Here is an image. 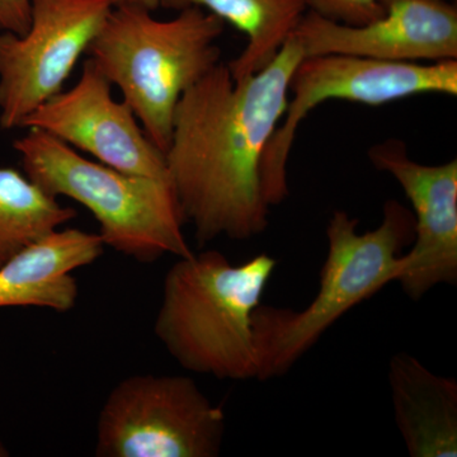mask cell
I'll return each mask as SVG.
<instances>
[{"instance_id":"obj_1","label":"cell","mask_w":457,"mask_h":457,"mask_svg":"<svg viewBox=\"0 0 457 457\" xmlns=\"http://www.w3.org/2000/svg\"><path fill=\"white\" fill-rule=\"evenodd\" d=\"M303 59V47L291 36L257 73L234 80L220 62L179 99L165 162L185 220L201 245L221 237L249 240L269 227L262 159Z\"/></svg>"},{"instance_id":"obj_2","label":"cell","mask_w":457,"mask_h":457,"mask_svg":"<svg viewBox=\"0 0 457 457\" xmlns=\"http://www.w3.org/2000/svg\"><path fill=\"white\" fill-rule=\"evenodd\" d=\"M276 266L266 253L242 264L216 251L179 258L164 278L155 336L188 371L257 378L254 312Z\"/></svg>"},{"instance_id":"obj_3","label":"cell","mask_w":457,"mask_h":457,"mask_svg":"<svg viewBox=\"0 0 457 457\" xmlns=\"http://www.w3.org/2000/svg\"><path fill=\"white\" fill-rule=\"evenodd\" d=\"M179 11L162 21L147 9L113 7L87 53L162 152L179 99L220 64L225 23L201 8Z\"/></svg>"},{"instance_id":"obj_4","label":"cell","mask_w":457,"mask_h":457,"mask_svg":"<svg viewBox=\"0 0 457 457\" xmlns=\"http://www.w3.org/2000/svg\"><path fill=\"white\" fill-rule=\"evenodd\" d=\"M357 227L359 220L347 212H333L318 293L305 309L258 306L253 319L257 380L286 374L343 315L398 281L403 251L413 242V213L389 200L378 228L360 234Z\"/></svg>"},{"instance_id":"obj_5","label":"cell","mask_w":457,"mask_h":457,"mask_svg":"<svg viewBox=\"0 0 457 457\" xmlns=\"http://www.w3.org/2000/svg\"><path fill=\"white\" fill-rule=\"evenodd\" d=\"M23 173L53 197L86 207L104 246L150 263L188 257L185 216L170 179L126 173L87 158L46 132L29 129L14 141Z\"/></svg>"},{"instance_id":"obj_6","label":"cell","mask_w":457,"mask_h":457,"mask_svg":"<svg viewBox=\"0 0 457 457\" xmlns=\"http://www.w3.org/2000/svg\"><path fill=\"white\" fill-rule=\"evenodd\" d=\"M457 96V60L387 62L372 57L327 54L303 57L288 83L287 108L273 132L261 164L262 189L269 206L288 196L287 163L297 129L319 104L330 99L384 106L413 96Z\"/></svg>"},{"instance_id":"obj_7","label":"cell","mask_w":457,"mask_h":457,"mask_svg":"<svg viewBox=\"0 0 457 457\" xmlns=\"http://www.w3.org/2000/svg\"><path fill=\"white\" fill-rule=\"evenodd\" d=\"M224 433V411L191 378L131 376L101 409L96 455L215 457Z\"/></svg>"},{"instance_id":"obj_8","label":"cell","mask_w":457,"mask_h":457,"mask_svg":"<svg viewBox=\"0 0 457 457\" xmlns=\"http://www.w3.org/2000/svg\"><path fill=\"white\" fill-rule=\"evenodd\" d=\"M112 8L111 0H32L29 29L0 32V128H22L64 89Z\"/></svg>"},{"instance_id":"obj_9","label":"cell","mask_w":457,"mask_h":457,"mask_svg":"<svg viewBox=\"0 0 457 457\" xmlns=\"http://www.w3.org/2000/svg\"><path fill=\"white\" fill-rule=\"evenodd\" d=\"M112 88L88 57L74 87L41 104L22 128L46 132L126 173L170 180L164 152L149 139L131 107L114 99Z\"/></svg>"},{"instance_id":"obj_10","label":"cell","mask_w":457,"mask_h":457,"mask_svg":"<svg viewBox=\"0 0 457 457\" xmlns=\"http://www.w3.org/2000/svg\"><path fill=\"white\" fill-rule=\"evenodd\" d=\"M369 159L376 170L399 183L414 210L411 248L403 255L398 284L411 300L437 285L457 282V161L418 163L402 140L372 145Z\"/></svg>"},{"instance_id":"obj_11","label":"cell","mask_w":457,"mask_h":457,"mask_svg":"<svg viewBox=\"0 0 457 457\" xmlns=\"http://www.w3.org/2000/svg\"><path fill=\"white\" fill-rule=\"evenodd\" d=\"M383 17L348 26L308 9L293 33L303 57L347 54L387 62L457 60V7L447 0H378Z\"/></svg>"},{"instance_id":"obj_12","label":"cell","mask_w":457,"mask_h":457,"mask_svg":"<svg viewBox=\"0 0 457 457\" xmlns=\"http://www.w3.org/2000/svg\"><path fill=\"white\" fill-rule=\"evenodd\" d=\"M101 237L79 228H56L0 266V308L37 306L59 312L77 303L71 273L104 253Z\"/></svg>"},{"instance_id":"obj_13","label":"cell","mask_w":457,"mask_h":457,"mask_svg":"<svg viewBox=\"0 0 457 457\" xmlns=\"http://www.w3.org/2000/svg\"><path fill=\"white\" fill-rule=\"evenodd\" d=\"M389 385L400 435L411 457L457 456V383L399 352Z\"/></svg>"},{"instance_id":"obj_14","label":"cell","mask_w":457,"mask_h":457,"mask_svg":"<svg viewBox=\"0 0 457 457\" xmlns=\"http://www.w3.org/2000/svg\"><path fill=\"white\" fill-rule=\"evenodd\" d=\"M165 7L204 9L245 35V49L227 64L234 80L269 65L309 9L306 0H170Z\"/></svg>"},{"instance_id":"obj_15","label":"cell","mask_w":457,"mask_h":457,"mask_svg":"<svg viewBox=\"0 0 457 457\" xmlns=\"http://www.w3.org/2000/svg\"><path fill=\"white\" fill-rule=\"evenodd\" d=\"M75 216V210L62 206L25 173L0 168V266Z\"/></svg>"},{"instance_id":"obj_16","label":"cell","mask_w":457,"mask_h":457,"mask_svg":"<svg viewBox=\"0 0 457 457\" xmlns=\"http://www.w3.org/2000/svg\"><path fill=\"white\" fill-rule=\"evenodd\" d=\"M308 8L328 20L348 26H363L383 17L378 0H306Z\"/></svg>"},{"instance_id":"obj_17","label":"cell","mask_w":457,"mask_h":457,"mask_svg":"<svg viewBox=\"0 0 457 457\" xmlns=\"http://www.w3.org/2000/svg\"><path fill=\"white\" fill-rule=\"evenodd\" d=\"M32 0H0V32L23 35L31 20Z\"/></svg>"},{"instance_id":"obj_18","label":"cell","mask_w":457,"mask_h":457,"mask_svg":"<svg viewBox=\"0 0 457 457\" xmlns=\"http://www.w3.org/2000/svg\"><path fill=\"white\" fill-rule=\"evenodd\" d=\"M113 7L120 5H129V7H139L154 12L159 7H165L170 0H111Z\"/></svg>"},{"instance_id":"obj_19","label":"cell","mask_w":457,"mask_h":457,"mask_svg":"<svg viewBox=\"0 0 457 457\" xmlns=\"http://www.w3.org/2000/svg\"><path fill=\"white\" fill-rule=\"evenodd\" d=\"M5 455H7V450L4 449V446H3L2 442H0V456Z\"/></svg>"}]
</instances>
